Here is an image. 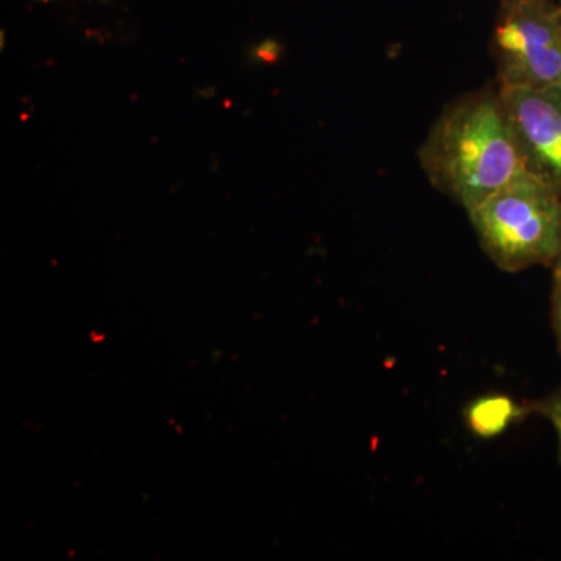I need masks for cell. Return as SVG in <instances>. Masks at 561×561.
<instances>
[{
    "label": "cell",
    "mask_w": 561,
    "mask_h": 561,
    "mask_svg": "<svg viewBox=\"0 0 561 561\" xmlns=\"http://www.w3.org/2000/svg\"><path fill=\"white\" fill-rule=\"evenodd\" d=\"M534 411L540 413L552 424L557 435V457L561 465V386L545 400L535 402Z\"/></svg>",
    "instance_id": "6"
},
{
    "label": "cell",
    "mask_w": 561,
    "mask_h": 561,
    "mask_svg": "<svg viewBox=\"0 0 561 561\" xmlns=\"http://www.w3.org/2000/svg\"><path fill=\"white\" fill-rule=\"evenodd\" d=\"M530 412H535L534 404L530 408L519 404L508 394L491 393L472 401L465 411V420L472 434L482 438H493Z\"/></svg>",
    "instance_id": "5"
},
{
    "label": "cell",
    "mask_w": 561,
    "mask_h": 561,
    "mask_svg": "<svg viewBox=\"0 0 561 561\" xmlns=\"http://www.w3.org/2000/svg\"><path fill=\"white\" fill-rule=\"evenodd\" d=\"M552 272H553V276L561 275V251H560L559 257H557L556 264H553Z\"/></svg>",
    "instance_id": "9"
},
{
    "label": "cell",
    "mask_w": 561,
    "mask_h": 561,
    "mask_svg": "<svg viewBox=\"0 0 561 561\" xmlns=\"http://www.w3.org/2000/svg\"><path fill=\"white\" fill-rule=\"evenodd\" d=\"M501 88L557 87L561 77V5L557 0L502 5L494 28Z\"/></svg>",
    "instance_id": "3"
},
{
    "label": "cell",
    "mask_w": 561,
    "mask_h": 561,
    "mask_svg": "<svg viewBox=\"0 0 561 561\" xmlns=\"http://www.w3.org/2000/svg\"><path fill=\"white\" fill-rule=\"evenodd\" d=\"M502 5H516V3L538 2V0H501Z\"/></svg>",
    "instance_id": "8"
},
{
    "label": "cell",
    "mask_w": 561,
    "mask_h": 561,
    "mask_svg": "<svg viewBox=\"0 0 561 561\" xmlns=\"http://www.w3.org/2000/svg\"><path fill=\"white\" fill-rule=\"evenodd\" d=\"M557 2H559V3H560V5H561V0H557Z\"/></svg>",
    "instance_id": "11"
},
{
    "label": "cell",
    "mask_w": 561,
    "mask_h": 561,
    "mask_svg": "<svg viewBox=\"0 0 561 561\" xmlns=\"http://www.w3.org/2000/svg\"><path fill=\"white\" fill-rule=\"evenodd\" d=\"M420 158L432 183L467 213L529 171L501 95H474L446 111Z\"/></svg>",
    "instance_id": "1"
},
{
    "label": "cell",
    "mask_w": 561,
    "mask_h": 561,
    "mask_svg": "<svg viewBox=\"0 0 561 561\" xmlns=\"http://www.w3.org/2000/svg\"><path fill=\"white\" fill-rule=\"evenodd\" d=\"M482 250L501 271L553 267L561 251V194L527 171L468 213Z\"/></svg>",
    "instance_id": "2"
},
{
    "label": "cell",
    "mask_w": 561,
    "mask_h": 561,
    "mask_svg": "<svg viewBox=\"0 0 561 561\" xmlns=\"http://www.w3.org/2000/svg\"><path fill=\"white\" fill-rule=\"evenodd\" d=\"M501 99L522 142L529 171L561 194V90L501 88Z\"/></svg>",
    "instance_id": "4"
},
{
    "label": "cell",
    "mask_w": 561,
    "mask_h": 561,
    "mask_svg": "<svg viewBox=\"0 0 561 561\" xmlns=\"http://www.w3.org/2000/svg\"><path fill=\"white\" fill-rule=\"evenodd\" d=\"M557 87H559V88H560V90H561V77H560L559 84H557Z\"/></svg>",
    "instance_id": "10"
},
{
    "label": "cell",
    "mask_w": 561,
    "mask_h": 561,
    "mask_svg": "<svg viewBox=\"0 0 561 561\" xmlns=\"http://www.w3.org/2000/svg\"><path fill=\"white\" fill-rule=\"evenodd\" d=\"M551 317L553 332H556L557 348H559L561 356V275L553 276Z\"/></svg>",
    "instance_id": "7"
}]
</instances>
